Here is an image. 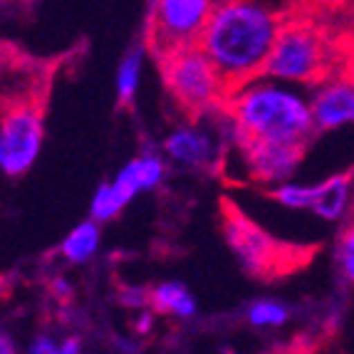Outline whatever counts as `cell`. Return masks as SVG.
<instances>
[{
	"label": "cell",
	"mask_w": 354,
	"mask_h": 354,
	"mask_svg": "<svg viewBox=\"0 0 354 354\" xmlns=\"http://www.w3.org/2000/svg\"><path fill=\"white\" fill-rule=\"evenodd\" d=\"M55 354H82V339L80 337H65L57 342V352Z\"/></svg>",
	"instance_id": "obj_21"
},
{
	"label": "cell",
	"mask_w": 354,
	"mask_h": 354,
	"mask_svg": "<svg viewBox=\"0 0 354 354\" xmlns=\"http://www.w3.org/2000/svg\"><path fill=\"white\" fill-rule=\"evenodd\" d=\"M100 243H102V223L87 218L82 223H77L65 236V241L59 243V255L67 263L82 266V263H87L100 250Z\"/></svg>",
	"instance_id": "obj_14"
},
{
	"label": "cell",
	"mask_w": 354,
	"mask_h": 354,
	"mask_svg": "<svg viewBox=\"0 0 354 354\" xmlns=\"http://www.w3.org/2000/svg\"><path fill=\"white\" fill-rule=\"evenodd\" d=\"M335 258H337V268L342 272V278L354 288V216H352V221L344 225L342 233H339Z\"/></svg>",
	"instance_id": "obj_18"
},
{
	"label": "cell",
	"mask_w": 354,
	"mask_h": 354,
	"mask_svg": "<svg viewBox=\"0 0 354 354\" xmlns=\"http://www.w3.org/2000/svg\"><path fill=\"white\" fill-rule=\"evenodd\" d=\"M310 109L317 134L354 124V75H332L315 84Z\"/></svg>",
	"instance_id": "obj_9"
},
{
	"label": "cell",
	"mask_w": 354,
	"mask_h": 354,
	"mask_svg": "<svg viewBox=\"0 0 354 354\" xmlns=\"http://www.w3.org/2000/svg\"><path fill=\"white\" fill-rule=\"evenodd\" d=\"M55 352H57V339L50 335L35 337V339L30 342V349H28V354H55Z\"/></svg>",
	"instance_id": "obj_20"
},
{
	"label": "cell",
	"mask_w": 354,
	"mask_h": 354,
	"mask_svg": "<svg viewBox=\"0 0 354 354\" xmlns=\"http://www.w3.org/2000/svg\"><path fill=\"white\" fill-rule=\"evenodd\" d=\"M48 95L42 89L23 92L0 106V171L20 178L35 166L45 144Z\"/></svg>",
	"instance_id": "obj_6"
},
{
	"label": "cell",
	"mask_w": 354,
	"mask_h": 354,
	"mask_svg": "<svg viewBox=\"0 0 354 354\" xmlns=\"http://www.w3.org/2000/svg\"><path fill=\"white\" fill-rule=\"evenodd\" d=\"M124 208L127 206L117 198L112 183L106 181V183H102L100 189L95 191V196H92V203H89V218L97 221V223H106V221L117 218Z\"/></svg>",
	"instance_id": "obj_17"
},
{
	"label": "cell",
	"mask_w": 354,
	"mask_h": 354,
	"mask_svg": "<svg viewBox=\"0 0 354 354\" xmlns=\"http://www.w3.org/2000/svg\"><path fill=\"white\" fill-rule=\"evenodd\" d=\"M166 178V156L156 149H144L134 159L122 166V171L114 176L112 189L124 206H129L139 194L159 189Z\"/></svg>",
	"instance_id": "obj_11"
},
{
	"label": "cell",
	"mask_w": 354,
	"mask_h": 354,
	"mask_svg": "<svg viewBox=\"0 0 354 354\" xmlns=\"http://www.w3.org/2000/svg\"><path fill=\"white\" fill-rule=\"evenodd\" d=\"M213 8L216 0H151L144 37L149 55L159 59L166 53L198 45Z\"/></svg>",
	"instance_id": "obj_7"
},
{
	"label": "cell",
	"mask_w": 354,
	"mask_h": 354,
	"mask_svg": "<svg viewBox=\"0 0 354 354\" xmlns=\"http://www.w3.org/2000/svg\"><path fill=\"white\" fill-rule=\"evenodd\" d=\"M218 218L223 241L241 270L258 283H275L295 275L313 263L319 250L313 243H292L272 236L228 196L218 203Z\"/></svg>",
	"instance_id": "obj_3"
},
{
	"label": "cell",
	"mask_w": 354,
	"mask_h": 354,
	"mask_svg": "<svg viewBox=\"0 0 354 354\" xmlns=\"http://www.w3.org/2000/svg\"><path fill=\"white\" fill-rule=\"evenodd\" d=\"M354 208V169L352 171L335 174L325 178L322 183H313V206L310 213H315L319 221L335 223L342 221Z\"/></svg>",
	"instance_id": "obj_12"
},
{
	"label": "cell",
	"mask_w": 354,
	"mask_h": 354,
	"mask_svg": "<svg viewBox=\"0 0 354 354\" xmlns=\"http://www.w3.org/2000/svg\"><path fill=\"white\" fill-rule=\"evenodd\" d=\"M218 117L223 119L228 139H233L236 147L245 144L310 147L317 134L310 97L302 92V87L266 75L230 89Z\"/></svg>",
	"instance_id": "obj_1"
},
{
	"label": "cell",
	"mask_w": 354,
	"mask_h": 354,
	"mask_svg": "<svg viewBox=\"0 0 354 354\" xmlns=\"http://www.w3.org/2000/svg\"><path fill=\"white\" fill-rule=\"evenodd\" d=\"M283 23L263 0H216L198 48L233 89L266 72Z\"/></svg>",
	"instance_id": "obj_2"
},
{
	"label": "cell",
	"mask_w": 354,
	"mask_h": 354,
	"mask_svg": "<svg viewBox=\"0 0 354 354\" xmlns=\"http://www.w3.org/2000/svg\"><path fill=\"white\" fill-rule=\"evenodd\" d=\"M290 317L292 310L280 300H255L245 307V322L258 330H278L288 325Z\"/></svg>",
	"instance_id": "obj_16"
},
{
	"label": "cell",
	"mask_w": 354,
	"mask_h": 354,
	"mask_svg": "<svg viewBox=\"0 0 354 354\" xmlns=\"http://www.w3.org/2000/svg\"><path fill=\"white\" fill-rule=\"evenodd\" d=\"M159 72L174 104L189 119L216 117L230 87L198 45L161 55Z\"/></svg>",
	"instance_id": "obj_4"
},
{
	"label": "cell",
	"mask_w": 354,
	"mask_h": 354,
	"mask_svg": "<svg viewBox=\"0 0 354 354\" xmlns=\"http://www.w3.org/2000/svg\"><path fill=\"white\" fill-rule=\"evenodd\" d=\"M32 3L35 0H0V10H23Z\"/></svg>",
	"instance_id": "obj_23"
},
{
	"label": "cell",
	"mask_w": 354,
	"mask_h": 354,
	"mask_svg": "<svg viewBox=\"0 0 354 354\" xmlns=\"http://www.w3.org/2000/svg\"><path fill=\"white\" fill-rule=\"evenodd\" d=\"M236 149L241 151L248 176L268 189L295 176L307 151V147H292V144H245Z\"/></svg>",
	"instance_id": "obj_8"
},
{
	"label": "cell",
	"mask_w": 354,
	"mask_h": 354,
	"mask_svg": "<svg viewBox=\"0 0 354 354\" xmlns=\"http://www.w3.org/2000/svg\"><path fill=\"white\" fill-rule=\"evenodd\" d=\"M122 302L127 307H147L149 305V290L144 288H127L122 290Z\"/></svg>",
	"instance_id": "obj_19"
},
{
	"label": "cell",
	"mask_w": 354,
	"mask_h": 354,
	"mask_svg": "<svg viewBox=\"0 0 354 354\" xmlns=\"http://www.w3.org/2000/svg\"><path fill=\"white\" fill-rule=\"evenodd\" d=\"M0 354H18V347L12 342V337L3 330H0Z\"/></svg>",
	"instance_id": "obj_22"
},
{
	"label": "cell",
	"mask_w": 354,
	"mask_h": 354,
	"mask_svg": "<svg viewBox=\"0 0 354 354\" xmlns=\"http://www.w3.org/2000/svg\"><path fill=\"white\" fill-rule=\"evenodd\" d=\"M149 305L161 315H171L178 319H191L196 315V297L181 283H159L149 290Z\"/></svg>",
	"instance_id": "obj_13"
},
{
	"label": "cell",
	"mask_w": 354,
	"mask_h": 354,
	"mask_svg": "<svg viewBox=\"0 0 354 354\" xmlns=\"http://www.w3.org/2000/svg\"><path fill=\"white\" fill-rule=\"evenodd\" d=\"M266 77L297 87H315L335 72V50L310 20H285L266 65Z\"/></svg>",
	"instance_id": "obj_5"
},
{
	"label": "cell",
	"mask_w": 354,
	"mask_h": 354,
	"mask_svg": "<svg viewBox=\"0 0 354 354\" xmlns=\"http://www.w3.org/2000/svg\"><path fill=\"white\" fill-rule=\"evenodd\" d=\"M216 139L218 136H213L203 127H176L164 139V156L169 161H174V164L183 166V169H194V171L216 169V164L221 161L218 142Z\"/></svg>",
	"instance_id": "obj_10"
},
{
	"label": "cell",
	"mask_w": 354,
	"mask_h": 354,
	"mask_svg": "<svg viewBox=\"0 0 354 354\" xmlns=\"http://www.w3.org/2000/svg\"><path fill=\"white\" fill-rule=\"evenodd\" d=\"M149 55L147 42H136L124 53L122 62L117 67V97L119 104L129 106L134 102L136 92L142 87V75H144V59Z\"/></svg>",
	"instance_id": "obj_15"
},
{
	"label": "cell",
	"mask_w": 354,
	"mask_h": 354,
	"mask_svg": "<svg viewBox=\"0 0 354 354\" xmlns=\"http://www.w3.org/2000/svg\"><path fill=\"white\" fill-rule=\"evenodd\" d=\"M151 322H153L151 315L144 313V315H142V319H139V332H149V330H151Z\"/></svg>",
	"instance_id": "obj_24"
}]
</instances>
